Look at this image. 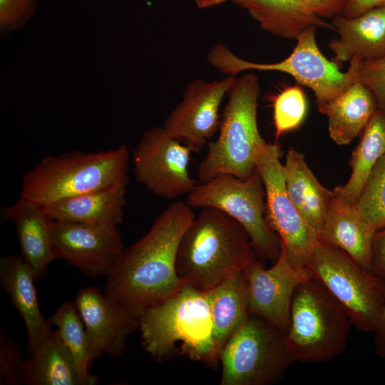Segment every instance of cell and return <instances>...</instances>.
I'll list each match as a JSON object with an SVG mask.
<instances>
[{
  "label": "cell",
  "mask_w": 385,
  "mask_h": 385,
  "mask_svg": "<svg viewBox=\"0 0 385 385\" xmlns=\"http://www.w3.org/2000/svg\"><path fill=\"white\" fill-rule=\"evenodd\" d=\"M259 79L246 73L227 92V101L219 123V134L210 141L197 168L200 182L229 174L247 179L257 171V158L267 145L257 125Z\"/></svg>",
  "instance_id": "5"
},
{
  "label": "cell",
  "mask_w": 385,
  "mask_h": 385,
  "mask_svg": "<svg viewBox=\"0 0 385 385\" xmlns=\"http://www.w3.org/2000/svg\"><path fill=\"white\" fill-rule=\"evenodd\" d=\"M29 264L19 255L0 259V282L21 315L28 334V352H34L51 334L52 326L40 311L34 282Z\"/></svg>",
  "instance_id": "19"
},
{
  "label": "cell",
  "mask_w": 385,
  "mask_h": 385,
  "mask_svg": "<svg viewBox=\"0 0 385 385\" xmlns=\"http://www.w3.org/2000/svg\"><path fill=\"white\" fill-rule=\"evenodd\" d=\"M250 317L262 319L284 334L290 320L291 304L297 287L313 274L308 268H294L281 245L277 260L265 268L258 259L243 271Z\"/></svg>",
  "instance_id": "13"
},
{
  "label": "cell",
  "mask_w": 385,
  "mask_h": 385,
  "mask_svg": "<svg viewBox=\"0 0 385 385\" xmlns=\"http://www.w3.org/2000/svg\"><path fill=\"white\" fill-rule=\"evenodd\" d=\"M276 136L298 128L307 111L304 92L298 86H289L279 92L273 100Z\"/></svg>",
  "instance_id": "30"
},
{
  "label": "cell",
  "mask_w": 385,
  "mask_h": 385,
  "mask_svg": "<svg viewBox=\"0 0 385 385\" xmlns=\"http://www.w3.org/2000/svg\"><path fill=\"white\" fill-rule=\"evenodd\" d=\"M1 216L4 221L14 224L20 255L31 267L36 280L41 279L56 260L51 243L53 220L42 205L21 197L13 205L3 207Z\"/></svg>",
  "instance_id": "18"
},
{
  "label": "cell",
  "mask_w": 385,
  "mask_h": 385,
  "mask_svg": "<svg viewBox=\"0 0 385 385\" xmlns=\"http://www.w3.org/2000/svg\"><path fill=\"white\" fill-rule=\"evenodd\" d=\"M73 302L84 324L95 359L102 354L122 355L128 337L138 329V319L96 287H83Z\"/></svg>",
  "instance_id": "16"
},
{
  "label": "cell",
  "mask_w": 385,
  "mask_h": 385,
  "mask_svg": "<svg viewBox=\"0 0 385 385\" xmlns=\"http://www.w3.org/2000/svg\"><path fill=\"white\" fill-rule=\"evenodd\" d=\"M356 60V80L374 96L377 108L385 113V54L369 60Z\"/></svg>",
  "instance_id": "32"
},
{
  "label": "cell",
  "mask_w": 385,
  "mask_h": 385,
  "mask_svg": "<svg viewBox=\"0 0 385 385\" xmlns=\"http://www.w3.org/2000/svg\"><path fill=\"white\" fill-rule=\"evenodd\" d=\"M130 153L122 144L98 152L43 157L22 180L19 197L40 205L115 185H128Z\"/></svg>",
  "instance_id": "4"
},
{
  "label": "cell",
  "mask_w": 385,
  "mask_h": 385,
  "mask_svg": "<svg viewBox=\"0 0 385 385\" xmlns=\"http://www.w3.org/2000/svg\"><path fill=\"white\" fill-rule=\"evenodd\" d=\"M351 325L344 307L312 275L293 294L286 344L294 361H327L344 352Z\"/></svg>",
  "instance_id": "6"
},
{
  "label": "cell",
  "mask_w": 385,
  "mask_h": 385,
  "mask_svg": "<svg viewBox=\"0 0 385 385\" xmlns=\"http://www.w3.org/2000/svg\"><path fill=\"white\" fill-rule=\"evenodd\" d=\"M332 25L339 37L331 41L329 46L336 63L353 58L374 59L385 54V6L353 18L337 15Z\"/></svg>",
  "instance_id": "20"
},
{
  "label": "cell",
  "mask_w": 385,
  "mask_h": 385,
  "mask_svg": "<svg viewBox=\"0 0 385 385\" xmlns=\"http://www.w3.org/2000/svg\"><path fill=\"white\" fill-rule=\"evenodd\" d=\"M385 155V113L376 109L361 135L349 161L351 175L334 193L344 202L355 204L379 160Z\"/></svg>",
  "instance_id": "27"
},
{
  "label": "cell",
  "mask_w": 385,
  "mask_h": 385,
  "mask_svg": "<svg viewBox=\"0 0 385 385\" xmlns=\"http://www.w3.org/2000/svg\"><path fill=\"white\" fill-rule=\"evenodd\" d=\"M185 202L193 209L222 211L247 230L259 257L272 262L278 258L281 241L267 222L265 189L257 170L247 179L223 174L197 184Z\"/></svg>",
  "instance_id": "8"
},
{
  "label": "cell",
  "mask_w": 385,
  "mask_h": 385,
  "mask_svg": "<svg viewBox=\"0 0 385 385\" xmlns=\"http://www.w3.org/2000/svg\"><path fill=\"white\" fill-rule=\"evenodd\" d=\"M195 216L185 202L170 204L145 235L124 247L106 277L103 294L138 319L179 290L184 283L176 272L177 252Z\"/></svg>",
  "instance_id": "1"
},
{
  "label": "cell",
  "mask_w": 385,
  "mask_h": 385,
  "mask_svg": "<svg viewBox=\"0 0 385 385\" xmlns=\"http://www.w3.org/2000/svg\"><path fill=\"white\" fill-rule=\"evenodd\" d=\"M219 361L220 385L273 384L294 362L284 334L255 317H250L230 337Z\"/></svg>",
  "instance_id": "9"
},
{
  "label": "cell",
  "mask_w": 385,
  "mask_h": 385,
  "mask_svg": "<svg viewBox=\"0 0 385 385\" xmlns=\"http://www.w3.org/2000/svg\"><path fill=\"white\" fill-rule=\"evenodd\" d=\"M192 149L170 135L163 127L147 130L133 152L135 179L154 195L176 199L197 185L189 173Z\"/></svg>",
  "instance_id": "12"
},
{
  "label": "cell",
  "mask_w": 385,
  "mask_h": 385,
  "mask_svg": "<svg viewBox=\"0 0 385 385\" xmlns=\"http://www.w3.org/2000/svg\"><path fill=\"white\" fill-rule=\"evenodd\" d=\"M307 268L344 307L358 331L374 332L385 302V281L342 250L319 242Z\"/></svg>",
  "instance_id": "10"
},
{
  "label": "cell",
  "mask_w": 385,
  "mask_h": 385,
  "mask_svg": "<svg viewBox=\"0 0 385 385\" xmlns=\"http://www.w3.org/2000/svg\"><path fill=\"white\" fill-rule=\"evenodd\" d=\"M381 6H385V0H346L341 14L353 18Z\"/></svg>",
  "instance_id": "36"
},
{
  "label": "cell",
  "mask_w": 385,
  "mask_h": 385,
  "mask_svg": "<svg viewBox=\"0 0 385 385\" xmlns=\"http://www.w3.org/2000/svg\"><path fill=\"white\" fill-rule=\"evenodd\" d=\"M316 27L304 31L296 39L292 52L275 63L252 62L236 56L227 46L215 44L209 51V63L221 73L235 76L251 70L285 73L300 85L310 88L318 104L335 98L356 82V60L351 59L346 72L339 70L337 63L327 59L317 46Z\"/></svg>",
  "instance_id": "7"
},
{
  "label": "cell",
  "mask_w": 385,
  "mask_h": 385,
  "mask_svg": "<svg viewBox=\"0 0 385 385\" xmlns=\"http://www.w3.org/2000/svg\"><path fill=\"white\" fill-rule=\"evenodd\" d=\"M37 0H0V30L6 35L24 28L36 11Z\"/></svg>",
  "instance_id": "33"
},
{
  "label": "cell",
  "mask_w": 385,
  "mask_h": 385,
  "mask_svg": "<svg viewBox=\"0 0 385 385\" xmlns=\"http://www.w3.org/2000/svg\"><path fill=\"white\" fill-rule=\"evenodd\" d=\"M56 259L63 260L90 277H107L124 249L118 226L53 220Z\"/></svg>",
  "instance_id": "14"
},
{
  "label": "cell",
  "mask_w": 385,
  "mask_h": 385,
  "mask_svg": "<svg viewBox=\"0 0 385 385\" xmlns=\"http://www.w3.org/2000/svg\"><path fill=\"white\" fill-rule=\"evenodd\" d=\"M47 319L52 327H56L60 337L73 354L82 384H96L98 378L89 372L96 359L84 324L74 302H63Z\"/></svg>",
  "instance_id": "28"
},
{
  "label": "cell",
  "mask_w": 385,
  "mask_h": 385,
  "mask_svg": "<svg viewBox=\"0 0 385 385\" xmlns=\"http://www.w3.org/2000/svg\"><path fill=\"white\" fill-rule=\"evenodd\" d=\"M245 9L264 31L280 38L297 39L306 29L334 31L304 0H230Z\"/></svg>",
  "instance_id": "22"
},
{
  "label": "cell",
  "mask_w": 385,
  "mask_h": 385,
  "mask_svg": "<svg viewBox=\"0 0 385 385\" xmlns=\"http://www.w3.org/2000/svg\"><path fill=\"white\" fill-rule=\"evenodd\" d=\"M372 272L385 281V227L375 233L372 245Z\"/></svg>",
  "instance_id": "34"
},
{
  "label": "cell",
  "mask_w": 385,
  "mask_h": 385,
  "mask_svg": "<svg viewBox=\"0 0 385 385\" xmlns=\"http://www.w3.org/2000/svg\"><path fill=\"white\" fill-rule=\"evenodd\" d=\"M376 232L354 204L344 202L333 192L318 232L319 242L342 250L364 270L373 273L371 255Z\"/></svg>",
  "instance_id": "17"
},
{
  "label": "cell",
  "mask_w": 385,
  "mask_h": 385,
  "mask_svg": "<svg viewBox=\"0 0 385 385\" xmlns=\"http://www.w3.org/2000/svg\"><path fill=\"white\" fill-rule=\"evenodd\" d=\"M282 150L277 143H267L257 160L266 193V220L278 235L288 260L294 268H307L319 242L311 227L291 200L285 185Z\"/></svg>",
  "instance_id": "11"
},
{
  "label": "cell",
  "mask_w": 385,
  "mask_h": 385,
  "mask_svg": "<svg viewBox=\"0 0 385 385\" xmlns=\"http://www.w3.org/2000/svg\"><path fill=\"white\" fill-rule=\"evenodd\" d=\"M322 19L335 17L342 14L346 0H304Z\"/></svg>",
  "instance_id": "35"
},
{
  "label": "cell",
  "mask_w": 385,
  "mask_h": 385,
  "mask_svg": "<svg viewBox=\"0 0 385 385\" xmlns=\"http://www.w3.org/2000/svg\"><path fill=\"white\" fill-rule=\"evenodd\" d=\"M127 185H115L64 199L43 207L53 220L118 226L126 205Z\"/></svg>",
  "instance_id": "21"
},
{
  "label": "cell",
  "mask_w": 385,
  "mask_h": 385,
  "mask_svg": "<svg viewBox=\"0 0 385 385\" xmlns=\"http://www.w3.org/2000/svg\"><path fill=\"white\" fill-rule=\"evenodd\" d=\"M247 230L222 211L200 208L184 232L175 261L184 284L207 291L258 260Z\"/></svg>",
  "instance_id": "2"
},
{
  "label": "cell",
  "mask_w": 385,
  "mask_h": 385,
  "mask_svg": "<svg viewBox=\"0 0 385 385\" xmlns=\"http://www.w3.org/2000/svg\"><path fill=\"white\" fill-rule=\"evenodd\" d=\"M317 106L327 117L330 138L339 145L350 143L361 134L377 109L372 93L358 81L332 100Z\"/></svg>",
  "instance_id": "23"
},
{
  "label": "cell",
  "mask_w": 385,
  "mask_h": 385,
  "mask_svg": "<svg viewBox=\"0 0 385 385\" xmlns=\"http://www.w3.org/2000/svg\"><path fill=\"white\" fill-rule=\"evenodd\" d=\"M236 78L227 76L221 80L189 82L181 101L165 120L163 128L193 151L201 150L219 128L220 105Z\"/></svg>",
  "instance_id": "15"
},
{
  "label": "cell",
  "mask_w": 385,
  "mask_h": 385,
  "mask_svg": "<svg viewBox=\"0 0 385 385\" xmlns=\"http://www.w3.org/2000/svg\"><path fill=\"white\" fill-rule=\"evenodd\" d=\"M374 332L375 353L379 358L385 359V302Z\"/></svg>",
  "instance_id": "37"
},
{
  "label": "cell",
  "mask_w": 385,
  "mask_h": 385,
  "mask_svg": "<svg viewBox=\"0 0 385 385\" xmlns=\"http://www.w3.org/2000/svg\"><path fill=\"white\" fill-rule=\"evenodd\" d=\"M287 192L317 235L328 210L333 192L324 187L308 166L304 155L289 148L283 164Z\"/></svg>",
  "instance_id": "24"
},
{
  "label": "cell",
  "mask_w": 385,
  "mask_h": 385,
  "mask_svg": "<svg viewBox=\"0 0 385 385\" xmlns=\"http://www.w3.org/2000/svg\"><path fill=\"white\" fill-rule=\"evenodd\" d=\"M22 349L6 330L0 328V385L23 384Z\"/></svg>",
  "instance_id": "31"
},
{
  "label": "cell",
  "mask_w": 385,
  "mask_h": 385,
  "mask_svg": "<svg viewBox=\"0 0 385 385\" xmlns=\"http://www.w3.org/2000/svg\"><path fill=\"white\" fill-rule=\"evenodd\" d=\"M354 205L376 231L385 227V155L372 169Z\"/></svg>",
  "instance_id": "29"
},
{
  "label": "cell",
  "mask_w": 385,
  "mask_h": 385,
  "mask_svg": "<svg viewBox=\"0 0 385 385\" xmlns=\"http://www.w3.org/2000/svg\"><path fill=\"white\" fill-rule=\"evenodd\" d=\"M26 385H83L74 357L57 329L22 362Z\"/></svg>",
  "instance_id": "25"
},
{
  "label": "cell",
  "mask_w": 385,
  "mask_h": 385,
  "mask_svg": "<svg viewBox=\"0 0 385 385\" xmlns=\"http://www.w3.org/2000/svg\"><path fill=\"white\" fill-rule=\"evenodd\" d=\"M205 292L210 307L215 347L220 357L227 341L250 317L242 272Z\"/></svg>",
  "instance_id": "26"
},
{
  "label": "cell",
  "mask_w": 385,
  "mask_h": 385,
  "mask_svg": "<svg viewBox=\"0 0 385 385\" xmlns=\"http://www.w3.org/2000/svg\"><path fill=\"white\" fill-rule=\"evenodd\" d=\"M143 349L156 361L185 356L216 368L210 307L205 291L184 284L138 319Z\"/></svg>",
  "instance_id": "3"
},
{
  "label": "cell",
  "mask_w": 385,
  "mask_h": 385,
  "mask_svg": "<svg viewBox=\"0 0 385 385\" xmlns=\"http://www.w3.org/2000/svg\"><path fill=\"white\" fill-rule=\"evenodd\" d=\"M228 0H195L196 6L200 9H206L220 5Z\"/></svg>",
  "instance_id": "38"
}]
</instances>
